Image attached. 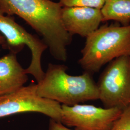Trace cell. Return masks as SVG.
<instances>
[{
	"label": "cell",
	"mask_w": 130,
	"mask_h": 130,
	"mask_svg": "<svg viewBox=\"0 0 130 130\" xmlns=\"http://www.w3.org/2000/svg\"><path fill=\"white\" fill-rule=\"evenodd\" d=\"M61 19L66 30L71 35L86 38L103 22L101 9L86 7H63Z\"/></svg>",
	"instance_id": "obj_8"
},
{
	"label": "cell",
	"mask_w": 130,
	"mask_h": 130,
	"mask_svg": "<svg viewBox=\"0 0 130 130\" xmlns=\"http://www.w3.org/2000/svg\"><path fill=\"white\" fill-rule=\"evenodd\" d=\"M5 37L0 33V45L2 47L5 45Z\"/></svg>",
	"instance_id": "obj_14"
},
{
	"label": "cell",
	"mask_w": 130,
	"mask_h": 130,
	"mask_svg": "<svg viewBox=\"0 0 130 130\" xmlns=\"http://www.w3.org/2000/svg\"><path fill=\"white\" fill-rule=\"evenodd\" d=\"M110 130H130V104L123 109Z\"/></svg>",
	"instance_id": "obj_12"
},
{
	"label": "cell",
	"mask_w": 130,
	"mask_h": 130,
	"mask_svg": "<svg viewBox=\"0 0 130 130\" xmlns=\"http://www.w3.org/2000/svg\"><path fill=\"white\" fill-rule=\"evenodd\" d=\"M62 7L59 3L51 0H0V9L4 14L23 19L42 36L53 57L65 62L72 36L62 23Z\"/></svg>",
	"instance_id": "obj_1"
},
{
	"label": "cell",
	"mask_w": 130,
	"mask_h": 130,
	"mask_svg": "<svg viewBox=\"0 0 130 130\" xmlns=\"http://www.w3.org/2000/svg\"><path fill=\"white\" fill-rule=\"evenodd\" d=\"M122 111V109L118 107L62 105L60 122L68 128H74V130H110Z\"/></svg>",
	"instance_id": "obj_7"
},
{
	"label": "cell",
	"mask_w": 130,
	"mask_h": 130,
	"mask_svg": "<svg viewBox=\"0 0 130 130\" xmlns=\"http://www.w3.org/2000/svg\"><path fill=\"white\" fill-rule=\"evenodd\" d=\"M36 88L37 84H31L0 96V118L19 113L35 112L60 122L61 105L39 96Z\"/></svg>",
	"instance_id": "obj_6"
},
{
	"label": "cell",
	"mask_w": 130,
	"mask_h": 130,
	"mask_svg": "<svg viewBox=\"0 0 130 130\" xmlns=\"http://www.w3.org/2000/svg\"><path fill=\"white\" fill-rule=\"evenodd\" d=\"M67 69L64 65L49 63L43 78L37 84L38 95L69 106L99 99L97 84L92 74L84 72L71 76L66 72Z\"/></svg>",
	"instance_id": "obj_2"
},
{
	"label": "cell",
	"mask_w": 130,
	"mask_h": 130,
	"mask_svg": "<svg viewBox=\"0 0 130 130\" xmlns=\"http://www.w3.org/2000/svg\"><path fill=\"white\" fill-rule=\"evenodd\" d=\"M101 11L103 22L114 20L122 26L130 24V0H106Z\"/></svg>",
	"instance_id": "obj_10"
},
{
	"label": "cell",
	"mask_w": 130,
	"mask_h": 130,
	"mask_svg": "<svg viewBox=\"0 0 130 130\" xmlns=\"http://www.w3.org/2000/svg\"><path fill=\"white\" fill-rule=\"evenodd\" d=\"M99 99L105 108L124 109L130 104V56L109 63L97 83Z\"/></svg>",
	"instance_id": "obj_4"
},
{
	"label": "cell",
	"mask_w": 130,
	"mask_h": 130,
	"mask_svg": "<svg viewBox=\"0 0 130 130\" xmlns=\"http://www.w3.org/2000/svg\"><path fill=\"white\" fill-rule=\"evenodd\" d=\"M106 0H59L62 7H86L101 9Z\"/></svg>",
	"instance_id": "obj_11"
},
{
	"label": "cell",
	"mask_w": 130,
	"mask_h": 130,
	"mask_svg": "<svg viewBox=\"0 0 130 130\" xmlns=\"http://www.w3.org/2000/svg\"><path fill=\"white\" fill-rule=\"evenodd\" d=\"M28 80V74L19 63L16 54L9 52L0 58V96L20 88Z\"/></svg>",
	"instance_id": "obj_9"
},
{
	"label": "cell",
	"mask_w": 130,
	"mask_h": 130,
	"mask_svg": "<svg viewBox=\"0 0 130 130\" xmlns=\"http://www.w3.org/2000/svg\"><path fill=\"white\" fill-rule=\"evenodd\" d=\"M86 38L79 63L91 74L118 57L130 56V24L105 25Z\"/></svg>",
	"instance_id": "obj_3"
},
{
	"label": "cell",
	"mask_w": 130,
	"mask_h": 130,
	"mask_svg": "<svg viewBox=\"0 0 130 130\" xmlns=\"http://www.w3.org/2000/svg\"><path fill=\"white\" fill-rule=\"evenodd\" d=\"M0 33L5 39L3 48L9 52L17 55L25 46L28 47L31 53V60L25 72L33 76L37 83L41 81L45 73L42 68V55L48 49L43 41L28 32L14 18L4 14L1 9Z\"/></svg>",
	"instance_id": "obj_5"
},
{
	"label": "cell",
	"mask_w": 130,
	"mask_h": 130,
	"mask_svg": "<svg viewBox=\"0 0 130 130\" xmlns=\"http://www.w3.org/2000/svg\"><path fill=\"white\" fill-rule=\"evenodd\" d=\"M48 130H72L62 124L60 122L50 119L49 122Z\"/></svg>",
	"instance_id": "obj_13"
}]
</instances>
